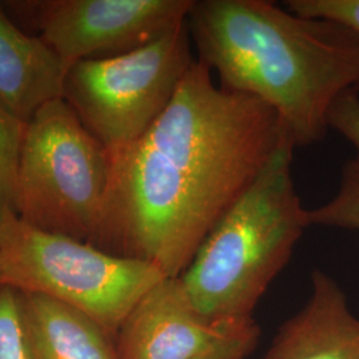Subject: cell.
<instances>
[{"instance_id":"1","label":"cell","mask_w":359,"mask_h":359,"mask_svg":"<svg viewBox=\"0 0 359 359\" xmlns=\"http://www.w3.org/2000/svg\"><path fill=\"white\" fill-rule=\"evenodd\" d=\"M287 140L273 109L216 86L210 68L194 59L167 109L111 158L96 248L179 278L208 233Z\"/></svg>"},{"instance_id":"2","label":"cell","mask_w":359,"mask_h":359,"mask_svg":"<svg viewBox=\"0 0 359 359\" xmlns=\"http://www.w3.org/2000/svg\"><path fill=\"white\" fill-rule=\"evenodd\" d=\"M187 22L218 86L268 105L294 147L322 142L335 102L359 92V35L347 27L266 0H194Z\"/></svg>"},{"instance_id":"3","label":"cell","mask_w":359,"mask_h":359,"mask_svg":"<svg viewBox=\"0 0 359 359\" xmlns=\"http://www.w3.org/2000/svg\"><path fill=\"white\" fill-rule=\"evenodd\" d=\"M294 144L283 142L218 219L179 277L208 321L241 329L310 226L292 176Z\"/></svg>"},{"instance_id":"4","label":"cell","mask_w":359,"mask_h":359,"mask_svg":"<svg viewBox=\"0 0 359 359\" xmlns=\"http://www.w3.org/2000/svg\"><path fill=\"white\" fill-rule=\"evenodd\" d=\"M111 158L65 97L28 121L16 172V216L39 231L97 246Z\"/></svg>"},{"instance_id":"5","label":"cell","mask_w":359,"mask_h":359,"mask_svg":"<svg viewBox=\"0 0 359 359\" xmlns=\"http://www.w3.org/2000/svg\"><path fill=\"white\" fill-rule=\"evenodd\" d=\"M164 278L152 264L39 231L18 216L0 225V283L83 311L114 341L129 313Z\"/></svg>"},{"instance_id":"6","label":"cell","mask_w":359,"mask_h":359,"mask_svg":"<svg viewBox=\"0 0 359 359\" xmlns=\"http://www.w3.org/2000/svg\"><path fill=\"white\" fill-rule=\"evenodd\" d=\"M193 62L185 20L135 50L71 65L65 102L112 158L167 109Z\"/></svg>"},{"instance_id":"7","label":"cell","mask_w":359,"mask_h":359,"mask_svg":"<svg viewBox=\"0 0 359 359\" xmlns=\"http://www.w3.org/2000/svg\"><path fill=\"white\" fill-rule=\"evenodd\" d=\"M194 0H59L40 13L41 38L67 63L142 47L185 22Z\"/></svg>"},{"instance_id":"8","label":"cell","mask_w":359,"mask_h":359,"mask_svg":"<svg viewBox=\"0 0 359 359\" xmlns=\"http://www.w3.org/2000/svg\"><path fill=\"white\" fill-rule=\"evenodd\" d=\"M208 321L179 278H164L129 313L115 338L117 359H201L256 329Z\"/></svg>"},{"instance_id":"9","label":"cell","mask_w":359,"mask_h":359,"mask_svg":"<svg viewBox=\"0 0 359 359\" xmlns=\"http://www.w3.org/2000/svg\"><path fill=\"white\" fill-rule=\"evenodd\" d=\"M311 295L261 359H359V318L330 276L316 270Z\"/></svg>"},{"instance_id":"10","label":"cell","mask_w":359,"mask_h":359,"mask_svg":"<svg viewBox=\"0 0 359 359\" xmlns=\"http://www.w3.org/2000/svg\"><path fill=\"white\" fill-rule=\"evenodd\" d=\"M71 65L13 25L0 7V105L27 124L41 107L65 97Z\"/></svg>"},{"instance_id":"11","label":"cell","mask_w":359,"mask_h":359,"mask_svg":"<svg viewBox=\"0 0 359 359\" xmlns=\"http://www.w3.org/2000/svg\"><path fill=\"white\" fill-rule=\"evenodd\" d=\"M28 359H117L115 341L83 311L47 295L19 292Z\"/></svg>"},{"instance_id":"12","label":"cell","mask_w":359,"mask_h":359,"mask_svg":"<svg viewBox=\"0 0 359 359\" xmlns=\"http://www.w3.org/2000/svg\"><path fill=\"white\" fill-rule=\"evenodd\" d=\"M309 224L359 231V160L347 161L342 169L338 192L316 209H308Z\"/></svg>"},{"instance_id":"13","label":"cell","mask_w":359,"mask_h":359,"mask_svg":"<svg viewBox=\"0 0 359 359\" xmlns=\"http://www.w3.org/2000/svg\"><path fill=\"white\" fill-rule=\"evenodd\" d=\"M26 124L0 105V225L16 216V172Z\"/></svg>"},{"instance_id":"14","label":"cell","mask_w":359,"mask_h":359,"mask_svg":"<svg viewBox=\"0 0 359 359\" xmlns=\"http://www.w3.org/2000/svg\"><path fill=\"white\" fill-rule=\"evenodd\" d=\"M0 359H28L20 323L19 290L0 283Z\"/></svg>"},{"instance_id":"15","label":"cell","mask_w":359,"mask_h":359,"mask_svg":"<svg viewBox=\"0 0 359 359\" xmlns=\"http://www.w3.org/2000/svg\"><path fill=\"white\" fill-rule=\"evenodd\" d=\"M292 13L338 23L359 35V0H287Z\"/></svg>"},{"instance_id":"16","label":"cell","mask_w":359,"mask_h":359,"mask_svg":"<svg viewBox=\"0 0 359 359\" xmlns=\"http://www.w3.org/2000/svg\"><path fill=\"white\" fill-rule=\"evenodd\" d=\"M329 128L355 148L359 160V92H346L335 102L329 115Z\"/></svg>"},{"instance_id":"17","label":"cell","mask_w":359,"mask_h":359,"mask_svg":"<svg viewBox=\"0 0 359 359\" xmlns=\"http://www.w3.org/2000/svg\"><path fill=\"white\" fill-rule=\"evenodd\" d=\"M257 341H258V326L256 329L250 330L249 333L241 335L240 338H236L234 341L219 347L212 354L201 359H245L253 351Z\"/></svg>"}]
</instances>
